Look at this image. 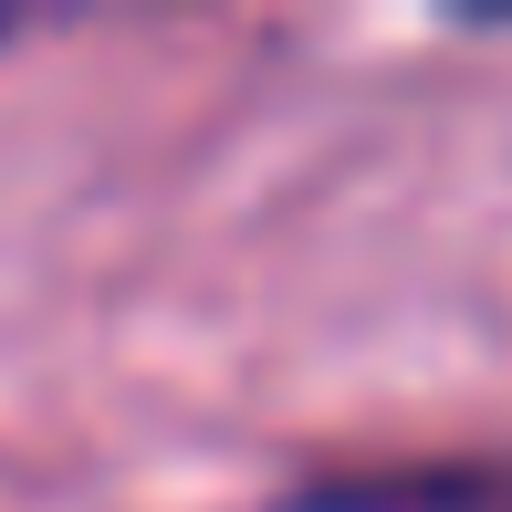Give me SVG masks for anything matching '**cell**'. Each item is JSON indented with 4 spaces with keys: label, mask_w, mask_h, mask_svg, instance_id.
<instances>
[{
    "label": "cell",
    "mask_w": 512,
    "mask_h": 512,
    "mask_svg": "<svg viewBox=\"0 0 512 512\" xmlns=\"http://www.w3.org/2000/svg\"><path fill=\"white\" fill-rule=\"evenodd\" d=\"M314 512H512V460L481 471H387V481H335Z\"/></svg>",
    "instance_id": "obj_1"
},
{
    "label": "cell",
    "mask_w": 512,
    "mask_h": 512,
    "mask_svg": "<svg viewBox=\"0 0 512 512\" xmlns=\"http://www.w3.org/2000/svg\"><path fill=\"white\" fill-rule=\"evenodd\" d=\"M0 32H11V21H0Z\"/></svg>",
    "instance_id": "obj_2"
}]
</instances>
